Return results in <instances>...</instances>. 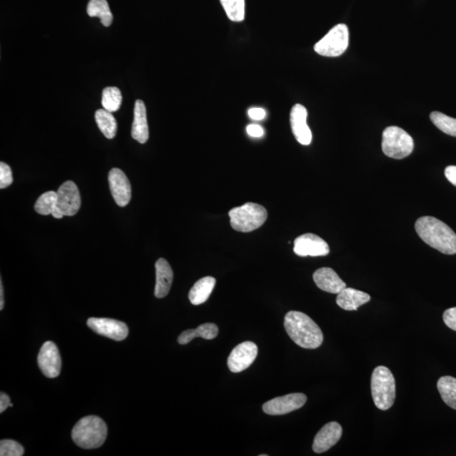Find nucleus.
Returning <instances> with one entry per match:
<instances>
[{
  "mask_svg": "<svg viewBox=\"0 0 456 456\" xmlns=\"http://www.w3.org/2000/svg\"><path fill=\"white\" fill-rule=\"evenodd\" d=\"M421 240L445 254H456V234L449 226L433 216H422L415 223Z\"/></svg>",
  "mask_w": 456,
  "mask_h": 456,
  "instance_id": "1",
  "label": "nucleus"
},
{
  "mask_svg": "<svg viewBox=\"0 0 456 456\" xmlns=\"http://www.w3.org/2000/svg\"><path fill=\"white\" fill-rule=\"evenodd\" d=\"M284 326L292 340L303 348L316 349L323 343L324 336L319 325L302 312H288Z\"/></svg>",
  "mask_w": 456,
  "mask_h": 456,
  "instance_id": "2",
  "label": "nucleus"
},
{
  "mask_svg": "<svg viewBox=\"0 0 456 456\" xmlns=\"http://www.w3.org/2000/svg\"><path fill=\"white\" fill-rule=\"evenodd\" d=\"M108 428L101 418L88 416L82 418L72 430V438L82 449H97L105 442Z\"/></svg>",
  "mask_w": 456,
  "mask_h": 456,
  "instance_id": "3",
  "label": "nucleus"
},
{
  "mask_svg": "<svg viewBox=\"0 0 456 456\" xmlns=\"http://www.w3.org/2000/svg\"><path fill=\"white\" fill-rule=\"evenodd\" d=\"M371 391L376 408L382 411L390 409L396 400V380L387 367L379 366L372 374Z\"/></svg>",
  "mask_w": 456,
  "mask_h": 456,
  "instance_id": "4",
  "label": "nucleus"
},
{
  "mask_svg": "<svg viewBox=\"0 0 456 456\" xmlns=\"http://www.w3.org/2000/svg\"><path fill=\"white\" fill-rule=\"evenodd\" d=\"M230 223L235 231L250 233L261 227L268 217L266 209L252 202L232 209L229 211Z\"/></svg>",
  "mask_w": 456,
  "mask_h": 456,
  "instance_id": "5",
  "label": "nucleus"
},
{
  "mask_svg": "<svg viewBox=\"0 0 456 456\" xmlns=\"http://www.w3.org/2000/svg\"><path fill=\"white\" fill-rule=\"evenodd\" d=\"M414 149L411 136L404 129L391 126L384 129L382 137V150L384 155L394 159H403L410 156Z\"/></svg>",
  "mask_w": 456,
  "mask_h": 456,
  "instance_id": "6",
  "label": "nucleus"
},
{
  "mask_svg": "<svg viewBox=\"0 0 456 456\" xmlns=\"http://www.w3.org/2000/svg\"><path fill=\"white\" fill-rule=\"evenodd\" d=\"M349 45L348 27L339 24L315 45V51L325 57H338L344 53Z\"/></svg>",
  "mask_w": 456,
  "mask_h": 456,
  "instance_id": "7",
  "label": "nucleus"
},
{
  "mask_svg": "<svg viewBox=\"0 0 456 456\" xmlns=\"http://www.w3.org/2000/svg\"><path fill=\"white\" fill-rule=\"evenodd\" d=\"M306 401V396L302 393H294L267 401L263 405V411L271 416L285 415L303 408Z\"/></svg>",
  "mask_w": 456,
  "mask_h": 456,
  "instance_id": "8",
  "label": "nucleus"
},
{
  "mask_svg": "<svg viewBox=\"0 0 456 456\" xmlns=\"http://www.w3.org/2000/svg\"><path fill=\"white\" fill-rule=\"evenodd\" d=\"M258 355V347L252 341H245L232 351L228 358V366L233 373H240L254 362Z\"/></svg>",
  "mask_w": 456,
  "mask_h": 456,
  "instance_id": "9",
  "label": "nucleus"
},
{
  "mask_svg": "<svg viewBox=\"0 0 456 456\" xmlns=\"http://www.w3.org/2000/svg\"><path fill=\"white\" fill-rule=\"evenodd\" d=\"M57 207L63 216H72L81 208L82 200L78 187L73 181H67L60 187L57 192Z\"/></svg>",
  "mask_w": 456,
  "mask_h": 456,
  "instance_id": "10",
  "label": "nucleus"
},
{
  "mask_svg": "<svg viewBox=\"0 0 456 456\" xmlns=\"http://www.w3.org/2000/svg\"><path fill=\"white\" fill-rule=\"evenodd\" d=\"M87 325L94 332L115 341H124L129 334L126 324L107 318H90L87 320Z\"/></svg>",
  "mask_w": 456,
  "mask_h": 456,
  "instance_id": "11",
  "label": "nucleus"
},
{
  "mask_svg": "<svg viewBox=\"0 0 456 456\" xmlns=\"http://www.w3.org/2000/svg\"><path fill=\"white\" fill-rule=\"evenodd\" d=\"M39 369L46 377H58L61 371V357L58 347L53 341L45 342L37 357Z\"/></svg>",
  "mask_w": 456,
  "mask_h": 456,
  "instance_id": "12",
  "label": "nucleus"
},
{
  "mask_svg": "<svg viewBox=\"0 0 456 456\" xmlns=\"http://www.w3.org/2000/svg\"><path fill=\"white\" fill-rule=\"evenodd\" d=\"M294 253L299 256H325L330 253V247L324 240L313 233H305L294 241Z\"/></svg>",
  "mask_w": 456,
  "mask_h": 456,
  "instance_id": "13",
  "label": "nucleus"
},
{
  "mask_svg": "<svg viewBox=\"0 0 456 456\" xmlns=\"http://www.w3.org/2000/svg\"><path fill=\"white\" fill-rule=\"evenodd\" d=\"M110 190L115 202L120 207H126L131 199V185L122 170L112 169L108 174Z\"/></svg>",
  "mask_w": 456,
  "mask_h": 456,
  "instance_id": "14",
  "label": "nucleus"
},
{
  "mask_svg": "<svg viewBox=\"0 0 456 456\" xmlns=\"http://www.w3.org/2000/svg\"><path fill=\"white\" fill-rule=\"evenodd\" d=\"M308 111L301 104L292 108L290 122L292 133L301 145H308L312 141V132L307 124Z\"/></svg>",
  "mask_w": 456,
  "mask_h": 456,
  "instance_id": "15",
  "label": "nucleus"
},
{
  "mask_svg": "<svg viewBox=\"0 0 456 456\" xmlns=\"http://www.w3.org/2000/svg\"><path fill=\"white\" fill-rule=\"evenodd\" d=\"M342 435V428L337 422H329L316 434L313 450L317 454L324 453L337 445Z\"/></svg>",
  "mask_w": 456,
  "mask_h": 456,
  "instance_id": "16",
  "label": "nucleus"
},
{
  "mask_svg": "<svg viewBox=\"0 0 456 456\" xmlns=\"http://www.w3.org/2000/svg\"><path fill=\"white\" fill-rule=\"evenodd\" d=\"M313 278L320 289L330 294H338L346 287V284L332 268H320L313 273Z\"/></svg>",
  "mask_w": 456,
  "mask_h": 456,
  "instance_id": "17",
  "label": "nucleus"
},
{
  "mask_svg": "<svg viewBox=\"0 0 456 456\" xmlns=\"http://www.w3.org/2000/svg\"><path fill=\"white\" fill-rule=\"evenodd\" d=\"M131 136L141 144H145L149 139V127L145 103L137 100L133 108V121Z\"/></svg>",
  "mask_w": 456,
  "mask_h": 456,
  "instance_id": "18",
  "label": "nucleus"
},
{
  "mask_svg": "<svg viewBox=\"0 0 456 456\" xmlns=\"http://www.w3.org/2000/svg\"><path fill=\"white\" fill-rule=\"evenodd\" d=\"M174 281V272L164 259H159L156 263V287L155 296L163 299L169 294Z\"/></svg>",
  "mask_w": 456,
  "mask_h": 456,
  "instance_id": "19",
  "label": "nucleus"
},
{
  "mask_svg": "<svg viewBox=\"0 0 456 456\" xmlns=\"http://www.w3.org/2000/svg\"><path fill=\"white\" fill-rule=\"evenodd\" d=\"M370 299L371 297L366 292L346 287L337 294V304L344 311H353L369 303Z\"/></svg>",
  "mask_w": 456,
  "mask_h": 456,
  "instance_id": "20",
  "label": "nucleus"
},
{
  "mask_svg": "<svg viewBox=\"0 0 456 456\" xmlns=\"http://www.w3.org/2000/svg\"><path fill=\"white\" fill-rule=\"evenodd\" d=\"M216 286V279L212 277L203 278L195 284L189 294L190 303L200 305L206 303Z\"/></svg>",
  "mask_w": 456,
  "mask_h": 456,
  "instance_id": "21",
  "label": "nucleus"
},
{
  "mask_svg": "<svg viewBox=\"0 0 456 456\" xmlns=\"http://www.w3.org/2000/svg\"><path fill=\"white\" fill-rule=\"evenodd\" d=\"M219 327L215 324L207 323L200 325L195 330H188L183 332L178 338L180 345H186L195 337L206 339V340H212L219 334Z\"/></svg>",
  "mask_w": 456,
  "mask_h": 456,
  "instance_id": "22",
  "label": "nucleus"
},
{
  "mask_svg": "<svg viewBox=\"0 0 456 456\" xmlns=\"http://www.w3.org/2000/svg\"><path fill=\"white\" fill-rule=\"evenodd\" d=\"M87 14L91 18H98L104 27H110L112 14L107 0H90L87 6Z\"/></svg>",
  "mask_w": 456,
  "mask_h": 456,
  "instance_id": "23",
  "label": "nucleus"
},
{
  "mask_svg": "<svg viewBox=\"0 0 456 456\" xmlns=\"http://www.w3.org/2000/svg\"><path fill=\"white\" fill-rule=\"evenodd\" d=\"M95 119L103 136L108 139H114L118 129V124L112 112L105 110H99L96 112Z\"/></svg>",
  "mask_w": 456,
  "mask_h": 456,
  "instance_id": "24",
  "label": "nucleus"
},
{
  "mask_svg": "<svg viewBox=\"0 0 456 456\" xmlns=\"http://www.w3.org/2000/svg\"><path fill=\"white\" fill-rule=\"evenodd\" d=\"M437 387L443 403L456 410V379L443 376L438 379Z\"/></svg>",
  "mask_w": 456,
  "mask_h": 456,
  "instance_id": "25",
  "label": "nucleus"
},
{
  "mask_svg": "<svg viewBox=\"0 0 456 456\" xmlns=\"http://www.w3.org/2000/svg\"><path fill=\"white\" fill-rule=\"evenodd\" d=\"M122 94L119 88L110 86L103 90L102 104L103 110L115 112L119 110L122 104Z\"/></svg>",
  "mask_w": 456,
  "mask_h": 456,
  "instance_id": "26",
  "label": "nucleus"
},
{
  "mask_svg": "<svg viewBox=\"0 0 456 456\" xmlns=\"http://www.w3.org/2000/svg\"><path fill=\"white\" fill-rule=\"evenodd\" d=\"M220 2L228 18L233 22H240L245 20V0H220Z\"/></svg>",
  "mask_w": 456,
  "mask_h": 456,
  "instance_id": "27",
  "label": "nucleus"
},
{
  "mask_svg": "<svg viewBox=\"0 0 456 456\" xmlns=\"http://www.w3.org/2000/svg\"><path fill=\"white\" fill-rule=\"evenodd\" d=\"M57 192H46L37 199L35 204V211L40 215H52L57 207Z\"/></svg>",
  "mask_w": 456,
  "mask_h": 456,
  "instance_id": "28",
  "label": "nucleus"
},
{
  "mask_svg": "<svg viewBox=\"0 0 456 456\" xmlns=\"http://www.w3.org/2000/svg\"><path fill=\"white\" fill-rule=\"evenodd\" d=\"M430 119L442 132L456 137V119L450 118L441 112H433L430 115Z\"/></svg>",
  "mask_w": 456,
  "mask_h": 456,
  "instance_id": "29",
  "label": "nucleus"
},
{
  "mask_svg": "<svg viewBox=\"0 0 456 456\" xmlns=\"http://www.w3.org/2000/svg\"><path fill=\"white\" fill-rule=\"evenodd\" d=\"M24 448L18 442L11 439H4L0 442V455L1 456H22Z\"/></svg>",
  "mask_w": 456,
  "mask_h": 456,
  "instance_id": "30",
  "label": "nucleus"
},
{
  "mask_svg": "<svg viewBox=\"0 0 456 456\" xmlns=\"http://www.w3.org/2000/svg\"><path fill=\"white\" fill-rule=\"evenodd\" d=\"M13 183L11 167L5 162L0 163V189H6Z\"/></svg>",
  "mask_w": 456,
  "mask_h": 456,
  "instance_id": "31",
  "label": "nucleus"
},
{
  "mask_svg": "<svg viewBox=\"0 0 456 456\" xmlns=\"http://www.w3.org/2000/svg\"><path fill=\"white\" fill-rule=\"evenodd\" d=\"M443 320L448 327L456 332V307L447 309L443 313Z\"/></svg>",
  "mask_w": 456,
  "mask_h": 456,
  "instance_id": "32",
  "label": "nucleus"
},
{
  "mask_svg": "<svg viewBox=\"0 0 456 456\" xmlns=\"http://www.w3.org/2000/svg\"><path fill=\"white\" fill-rule=\"evenodd\" d=\"M248 115L250 119L254 120H262L266 118V112L263 108H250L248 111Z\"/></svg>",
  "mask_w": 456,
  "mask_h": 456,
  "instance_id": "33",
  "label": "nucleus"
},
{
  "mask_svg": "<svg viewBox=\"0 0 456 456\" xmlns=\"http://www.w3.org/2000/svg\"><path fill=\"white\" fill-rule=\"evenodd\" d=\"M247 133H248L249 136L251 137L261 138L263 136V129L258 124H249V126L247 127Z\"/></svg>",
  "mask_w": 456,
  "mask_h": 456,
  "instance_id": "34",
  "label": "nucleus"
},
{
  "mask_svg": "<svg viewBox=\"0 0 456 456\" xmlns=\"http://www.w3.org/2000/svg\"><path fill=\"white\" fill-rule=\"evenodd\" d=\"M445 177L452 185L456 187V166L447 167L445 170Z\"/></svg>",
  "mask_w": 456,
  "mask_h": 456,
  "instance_id": "35",
  "label": "nucleus"
},
{
  "mask_svg": "<svg viewBox=\"0 0 456 456\" xmlns=\"http://www.w3.org/2000/svg\"><path fill=\"white\" fill-rule=\"evenodd\" d=\"M11 398L6 393L0 394V412L3 413L11 405Z\"/></svg>",
  "mask_w": 456,
  "mask_h": 456,
  "instance_id": "36",
  "label": "nucleus"
},
{
  "mask_svg": "<svg viewBox=\"0 0 456 456\" xmlns=\"http://www.w3.org/2000/svg\"><path fill=\"white\" fill-rule=\"evenodd\" d=\"M4 305H5V300H4V287L3 282L0 283V309L4 308Z\"/></svg>",
  "mask_w": 456,
  "mask_h": 456,
  "instance_id": "37",
  "label": "nucleus"
}]
</instances>
